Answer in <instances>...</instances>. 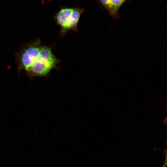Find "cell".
<instances>
[{
    "instance_id": "4",
    "label": "cell",
    "mask_w": 167,
    "mask_h": 167,
    "mask_svg": "<svg viewBox=\"0 0 167 167\" xmlns=\"http://www.w3.org/2000/svg\"><path fill=\"white\" fill-rule=\"evenodd\" d=\"M82 11V9L74 8L67 20L65 28L62 30L63 31L74 29L76 27Z\"/></svg>"
},
{
    "instance_id": "1",
    "label": "cell",
    "mask_w": 167,
    "mask_h": 167,
    "mask_svg": "<svg viewBox=\"0 0 167 167\" xmlns=\"http://www.w3.org/2000/svg\"><path fill=\"white\" fill-rule=\"evenodd\" d=\"M41 48L38 42L26 47L20 52L18 57L19 67L27 71L38 58Z\"/></svg>"
},
{
    "instance_id": "2",
    "label": "cell",
    "mask_w": 167,
    "mask_h": 167,
    "mask_svg": "<svg viewBox=\"0 0 167 167\" xmlns=\"http://www.w3.org/2000/svg\"><path fill=\"white\" fill-rule=\"evenodd\" d=\"M56 64L38 57L27 71L32 75H46Z\"/></svg>"
},
{
    "instance_id": "6",
    "label": "cell",
    "mask_w": 167,
    "mask_h": 167,
    "mask_svg": "<svg viewBox=\"0 0 167 167\" xmlns=\"http://www.w3.org/2000/svg\"><path fill=\"white\" fill-rule=\"evenodd\" d=\"M38 57L55 64L57 62L50 48L45 46L41 47Z\"/></svg>"
},
{
    "instance_id": "5",
    "label": "cell",
    "mask_w": 167,
    "mask_h": 167,
    "mask_svg": "<svg viewBox=\"0 0 167 167\" xmlns=\"http://www.w3.org/2000/svg\"><path fill=\"white\" fill-rule=\"evenodd\" d=\"M74 8H65L61 9L57 13L56 18L57 22L62 28L63 30L65 26L67 20Z\"/></svg>"
},
{
    "instance_id": "3",
    "label": "cell",
    "mask_w": 167,
    "mask_h": 167,
    "mask_svg": "<svg viewBox=\"0 0 167 167\" xmlns=\"http://www.w3.org/2000/svg\"><path fill=\"white\" fill-rule=\"evenodd\" d=\"M104 7L109 11V14L115 18L118 17L119 9L125 1L123 0H100Z\"/></svg>"
}]
</instances>
